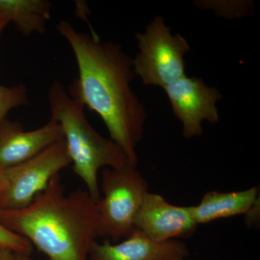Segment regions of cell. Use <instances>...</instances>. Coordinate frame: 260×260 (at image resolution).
I'll use <instances>...</instances> for the list:
<instances>
[{"label": "cell", "instance_id": "19", "mask_svg": "<svg viewBox=\"0 0 260 260\" xmlns=\"http://www.w3.org/2000/svg\"><path fill=\"white\" fill-rule=\"evenodd\" d=\"M8 25V23H7L5 20H2L0 19V37H1L2 32H3V30L5 28V27Z\"/></svg>", "mask_w": 260, "mask_h": 260}, {"label": "cell", "instance_id": "2", "mask_svg": "<svg viewBox=\"0 0 260 260\" xmlns=\"http://www.w3.org/2000/svg\"><path fill=\"white\" fill-rule=\"evenodd\" d=\"M0 224L37 246L47 260H87L99 237L97 203L87 190L64 194L59 174L28 206L0 210Z\"/></svg>", "mask_w": 260, "mask_h": 260}, {"label": "cell", "instance_id": "13", "mask_svg": "<svg viewBox=\"0 0 260 260\" xmlns=\"http://www.w3.org/2000/svg\"><path fill=\"white\" fill-rule=\"evenodd\" d=\"M195 5L206 10H213L219 16L239 18L250 14L253 3L250 1H197Z\"/></svg>", "mask_w": 260, "mask_h": 260}, {"label": "cell", "instance_id": "15", "mask_svg": "<svg viewBox=\"0 0 260 260\" xmlns=\"http://www.w3.org/2000/svg\"><path fill=\"white\" fill-rule=\"evenodd\" d=\"M0 246L9 248L15 252L30 254L31 244L25 238L10 232L0 224Z\"/></svg>", "mask_w": 260, "mask_h": 260}, {"label": "cell", "instance_id": "16", "mask_svg": "<svg viewBox=\"0 0 260 260\" xmlns=\"http://www.w3.org/2000/svg\"><path fill=\"white\" fill-rule=\"evenodd\" d=\"M15 251L5 246H0V260H15Z\"/></svg>", "mask_w": 260, "mask_h": 260}, {"label": "cell", "instance_id": "14", "mask_svg": "<svg viewBox=\"0 0 260 260\" xmlns=\"http://www.w3.org/2000/svg\"><path fill=\"white\" fill-rule=\"evenodd\" d=\"M28 104V91L23 85L13 87L0 85V124L12 109Z\"/></svg>", "mask_w": 260, "mask_h": 260}, {"label": "cell", "instance_id": "18", "mask_svg": "<svg viewBox=\"0 0 260 260\" xmlns=\"http://www.w3.org/2000/svg\"><path fill=\"white\" fill-rule=\"evenodd\" d=\"M15 260H32L30 254L22 252H15Z\"/></svg>", "mask_w": 260, "mask_h": 260}, {"label": "cell", "instance_id": "4", "mask_svg": "<svg viewBox=\"0 0 260 260\" xmlns=\"http://www.w3.org/2000/svg\"><path fill=\"white\" fill-rule=\"evenodd\" d=\"M101 175L102 196L97 203L98 236L118 242L135 232V217L149 191L148 182L137 166L121 169L106 168Z\"/></svg>", "mask_w": 260, "mask_h": 260}, {"label": "cell", "instance_id": "1", "mask_svg": "<svg viewBox=\"0 0 260 260\" xmlns=\"http://www.w3.org/2000/svg\"><path fill=\"white\" fill-rule=\"evenodd\" d=\"M56 29L73 49L79 71L68 89L70 97L99 114L111 140L137 166L136 148L144 136L148 113L131 88L133 58L119 44L102 42L95 32L78 31L66 20Z\"/></svg>", "mask_w": 260, "mask_h": 260}, {"label": "cell", "instance_id": "9", "mask_svg": "<svg viewBox=\"0 0 260 260\" xmlns=\"http://www.w3.org/2000/svg\"><path fill=\"white\" fill-rule=\"evenodd\" d=\"M63 138L60 124L52 118L32 131H25L20 123L6 118L0 124V169L26 161Z\"/></svg>", "mask_w": 260, "mask_h": 260}, {"label": "cell", "instance_id": "17", "mask_svg": "<svg viewBox=\"0 0 260 260\" xmlns=\"http://www.w3.org/2000/svg\"><path fill=\"white\" fill-rule=\"evenodd\" d=\"M7 187V180L5 177L4 169H0V205L2 199Z\"/></svg>", "mask_w": 260, "mask_h": 260}, {"label": "cell", "instance_id": "6", "mask_svg": "<svg viewBox=\"0 0 260 260\" xmlns=\"http://www.w3.org/2000/svg\"><path fill=\"white\" fill-rule=\"evenodd\" d=\"M70 164L63 138L26 161L4 169L7 187L0 210H20L28 206L51 179Z\"/></svg>", "mask_w": 260, "mask_h": 260}, {"label": "cell", "instance_id": "11", "mask_svg": "<svg viewBox=\"0 0 260 260\" xmlns=\"http://www.w3.org/2000/svg\"><path fill=\"white\" fill-rule=\"evenodd\" d=\"M258 189L251 187L245 190L205 193L199 204L191 206V214L198 225L219 220L247 214L257 203Z\"/></svg>", "mask_w": 260, "mask_h": 260}, {"label": "cell", "instance_id": "8", "mask_svg": "<svg viewBox=\"0 0 260 260\" xmlns=\"http://www.w3.org/2000/svg\"><path fill=\"white\" fill-rule=\"evenodd\" d=\"M134 225L135 230L156 242L189 237L198 226L191 206L171 204L161 195L150 191L145 195Z\"/></svg>", "mask_w": 260, "mask_h": 260}, {"label": "cell", "instance_id": "5", "mask_svg": "<svg viewBox=\"0 0 260 260\" xmlns=\"http://www.w3.org/2000/svg\"><path fill=\"white\" fill-rule=\"evenodd\" d=\"M136 39L139 52L133 59V70L143 85L164 88L185 76L184 56L190 46L180 34H172L161 16L137 32Z\"/></svg>", "mask_w": 260, "mask_h": 260}, {"label": "cell", "instance_id": "7", "mask_svg": "<svg viewBox=\"0 0 260 260\" xmlns=\"http://www.w3.org/2000/svg\"><path fill=\"white\" fill-rule=\"evenodd\" d=\"M164 89L172 105L173 112L182 124L185 138L203 135V122L219 121L217 103L223 98L218 89L209 87L199 78L185 76Z\"/></svg>", "mask_w": 260, "mask_h": 260}, {"label": "cell", "instance_id": "3", "mask_svg": "<svg viewBox=\"0 0 260 260\" xmlns=\"http://www.w3.org/2000/svg\"><path fill=\"white\" fill-rule=\"evenodd\" d=\"M51 118L60 124L73 171L86 185L95 203L101 198L98 174L102 168L121 169L133 165L124 150L112 140L97 133L85 116L84 107L75 102L59 81L48 93ZM134 166V165H133Z\"/></svg>", "mask_w": 260, "mask_h": 260}, {"label": "cell", "instance_id": "10", "mask_svg": "<svg viewBox=\"0 0 260 260\" xmlns=\"http://www.w3.org/2000/svg\"><path fill=\"white\" fill-rule=\"evenodd\" d=\"M189 247L180 239L156 242L138 231L118 244L106 239L91 244L87 260H186Z\"/></svg>", "mask_w": 260, "mask_h": 260}, {"label": "cell", "instance_id": "12", "mask_svg": "<svg viewBox=\"0 0 260 260\" xmlns=\"http://www.w3.org/2000/svg\"><path fill=\"white\" fill-rule=\"evenodd\" d=\"M51 8L47 0H0V19L14 24L24 37L43 34L50 20Z\"/></svg>", "mask_w": 260, "mask_h": 260}]
</instances>
